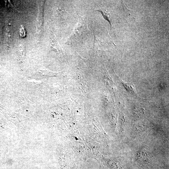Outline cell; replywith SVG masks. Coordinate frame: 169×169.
Instances as JSON below:
<instances>
[{"instance_id":"obj_1","label":"cell","mask_w":169,"mask_h":169,"mask_svg":"<svg viewBox=\"0 0 169 169\" xmlns=\"http://www.w3.org/2000/svg\"><path fill=\"white\" fill-rule=\"evenodd\" d=\"M96 11L101 12L102 15H103L104 18L109 22L111 29L112 27L111 19L110 14L109 12L105 10H97Z\"/></svg>"},{"instance_id":"obj_2","label":"cell","mask_w":169,"mask_h":169,"mask_svg":"<svg viewBox=\"0 0 169 169\" xmlns=\"http://www.w3.org/2000/svg\"><path fill=\"white\" fill-rule=\"evenodd\" d=\"M19 32L20 35L21 36V37H24L25 36V35H26L25 33H26V32H25L24 29L22 27H21V28H20Z\"/></svg>"}]
</instances>
